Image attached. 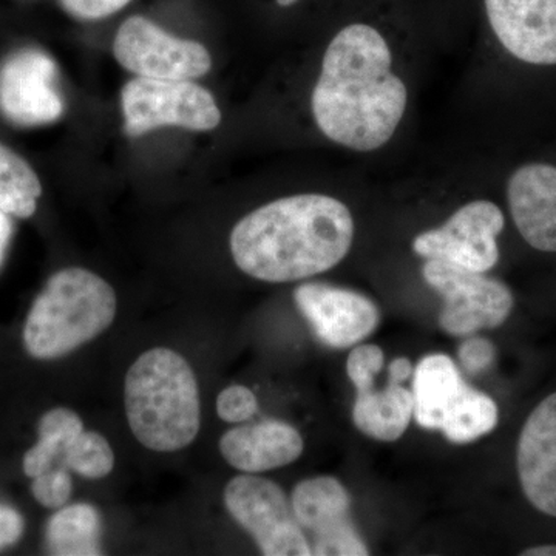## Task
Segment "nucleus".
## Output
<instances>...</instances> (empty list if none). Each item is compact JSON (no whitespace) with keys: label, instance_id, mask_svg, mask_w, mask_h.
Returning a JSON list of instances; mask_svg holds the SVG:
<instances>
[{"label":"nucleus","instance_id":"23","mask_svg":"<svg viewBox=\"0 0 556 556\" xmlns=\"http://www.w3.org/2000/svg\"><path fill=\"white\" fill-rule=\"evenodd\" d=\"M383 364L386 354L378 345H358L351 351L346 361V372L357 393L375 388L376 376L382 371Z\"/></svg>","mask_w":556,"mask_h":556},{"label":"nucleus","instance_id":"2","mask_svg":"<svg viewBox=\"0 0 556 556\" xmlns=\"http://www.w3.org/2000/svg\"><path fill=\"white\" fill-rule=\"evenodd\" d=\"M353 240L354 219L346 204L321 193H302L241 218L230 233V252L249 277L289 283L338 266Z\"/></svg>","mask_w":556,"mask_h":556},{"label":"nucleus","instance_id":"30","mask_svg":"<svg viewBox=\"0 0 556 556\" xmlns=\"http://www.w3.org/2000/svg\"><path fill=\"white\" fill-rule=\"evenodd\" d=\"M11 237H13V222H11V215L0 211V265H2L3 258H5Z\"/></svg>","mask_w":556,"mask_h":556},{"label":"nucleus","instance_id":"20","mask_svg":"<svg viewBox=\"0 0 556 556\" xmlns=\"http://www.w3.org/2000/svg\"><path fill=\"white\" fill-rule=\"evenodd\" d=\"M42 185L30 164L0 142V211L30 218L38 211Z\"/></svg>","mask_w":556,"mask_h":556},{"label":"nucleus","instance_id":"6","mask_svg":"<svg viewBox=\"0 0 556 556\" xmlns=\"http://www.w3.org/2000/svg\"><path fill=\"white\" fill-rule=\"evenodd\" d=\"M124 130L141 137L161 127L193 131L217 129L222 121L211 91L190 79L135 78L121 93Z\"/></svg>","mask_w":556,"mask_h":556},{"label":"nucleus","instance_id":"4","mask_svg":"<svg viewBox=\"0 0 556 556\" xmlns=\"http://www.w3.org/2000/svg\"><path fill=\"white\" fill-rule=\"evenodd\" d=\"M118 309L115 291L91 270L67 268L53 274L24 327V345L39 361L67 356L108 331Z\"/></svg>","mask_w":556,"mask_h":556},{"label":"nucleus","instance_id":"1","mask_svg":"<svg viewBox=\"0 0 556 556\" xmlns=\"http://www.w3.org/2000/svg\"><path fill=\"white\" fill-rule=\"evenodd\" d=\"M408 90L375 27L353 24L329 42L311 97L318 129L356 152L383 148L404 118Z\"/></svg>","mask_w":556,"mask_h":556},{"label":"nucleus","instance_id":"3","mask_svg":"<svg viewBox=\"0 0 556 556\" xmlns=\"http://www.w3.org/2000/svg\"><path fill=\"white\" fill-rule=\"evenodd\" d=\"M124 407L134 437L153 452L189 447L201 426L199 382L177 351L152 348L135 361L124 382Z\"/></svg>","mask_w":556,"mask_h":556},{"label":"nucleus","instance_id":"28","mask_svg":"<svg viewBox=\"0 0 556 556\" xmlns=\"http://www.w3.org/2000/svg\"><path fill=\"white\" fill-rule=\"evenodd\" d=\"M24 529L25 522L20 511L0 504V551L16 544Z\"/></svg>","mask_w":556,"mask_h":556},{"label":"nucleus","instance_id":"13","mask_svg":"<svg viewBox=\"0 0 556 556\" xmlns=\"http://www.w3.org/2000/svg\"><path fill=\"white\" fill-rule=\"evenodd\" d=\"M294 300L317 338L338 350L357 345L376 331L380 321L375 302L351 289L305 283L295 289Z\"/></svg>","mask_w":556,"mask_h":556},{"label":"nucleus","instance_id":"11","mask_svg":"<svg viewBox=\"0 0 556 556\" xmlns=\"http://www.w3.org/2000/svg\"><path fill=\"white\" fill-rule=\"evenodd\" d=\"M0 113L20 127L47 126L61 118L64 98L50 54L25 47L0 64Z\"/></svg>","mask_w":556,"mask_h":556},{"label":"nucleus","instance_id":"29","mask_svg":"<svg viewBox=\"0 0 556 556\" xmlns=\"http://www.w3.org/2000/svg\"><path fill=\"white\" fill-rule=\"evenodd\" d=\"M412 362L408 358L401 357L391 362L390 369H388V382L402 383L412 376Z\"/></svg>","mask_w":556,"mask_h":556},{"label":"nucleus","instance_id":"32","mask_svg":"<svg viewBox=\"0 0 556 556\" xmlns=\"http://www.w3.org/2000/svg\"><path fill=\"white\" fill-rule=\"evenodd\" d=\"M298 2H299V0H277L278 5H280V7H291Z\"/></svg>","mask_w":556,"mask_h":556},{"label":"nucleus","instance_id":"12","mask_svg":"<svg viewBox=\"0 0 556 556\" xmlns=\"http://www.w3.org/2000/svg\"><path fill=\"white\" fill-rule=\"evenodd\" d=\"M291 504L300 527L313 533V555H369L350 519V493L338 479L317 477L299 482L292 490Z\"/></svg>","mask_w":556,"mask_h":556},{"label":"nucleus","instance_id":"9","mask_svg":"<svg viewBox=\"0 0 556 556\" xmlns=\"http://www.w3.org/2000/svg\"><path fill=\"white\" fill-rule=\"evenodd\" d=\"M506 219L492 201L477 200L457 208L441 226L427 230L413 241V251L419 257L442 260L473 273L485 274L500 260L497 236Z\"/></svg>","mask_w":556,"mask_h":556},{"label":"nucleus","instance_id":"24","mask_svg":"<svg viewBox=\"0 0 556 556\" xmlns=\"http://www.w3.org/2000/svg\"><path fill=\"white\" fill-rule=\"evenodd\" d=\"M73 492L72 478L65 470H47L33 478L31 493L40 506L61 508L68 503Z\"/></svg>","mask_w":556,"mask_h":556},{"label":"nucleus","instance_id":"22","mask_svg":"<svg viewBox=\"0 0 556 556\" xmlns=\"http://www.w3.org/2000/svg\"><path fill=\"white\" fill-rule=\"evenodd\" d=\"M84 431L83 419L78 413L68 408H54L40 417L38 424L39 441L64 453L65 447Z\"/></svg>","mask_w":556,"mask_h":556},{"label":"nucleus","instance_id":"26","mask_svg":"<svg viewBox=\"0 0 556 556\" xmlns=\"http://www.w3.org/2000/svg\"><path fill=\"white\" fill-rule=\"evenodd\" d=\"M131 0H61L62 9L79 21H100L118 13Z\"/></svg>","mask_w":556,"mask_h":556},{"label":"nucleus","instance_id":"14","mask_svg":"<svg viewBox=\"0 0 556 556\" xmlns=\"http://www.w3.org/2000/svg\"><path fill=\"white\" fill-rule=\"evenodd\" d=\"M485 10L511 56L527 64H556V0H485Z\"/></svg>","mask_w":556,"mask_h":556},{"label":"nucleus","instance_id":"25","mask_svg":"<svg viewBox=\"0 0 556 556\" xmlns=\"http://www.w3.org/2000/svg\"><path fill=\"white\" fill-rule=\"evenodd\" d=\"M258 401L255 394L243 386L225 388L217 399L218 417L228 424H240L257 413Z\"/></svg>","mask_w":556,"mask_h":556},{"label":"nucleus","instance_id":"27","mask_svg":"<svg viewBox=\"0 0 556 556\" xmlns=\"http://www.w3.org/2000/svg\"><path fill=\"white\" fill-rule=\"evenodd\" d=\"M495 357V345L486 339H468L459 346L460 365L470 375H481L486 368L492 367Z\"/></svg>","mask_w":556,"mask_h":556},{"label":"nucleus","instance_id":"8","mask_svg":"<svg viewBox=\"0 0 556 556\" xmlns=\"http://www.w3.org/2000/svg\"><path fill=\"white\" fill-rule=\"evenodd\" d=\"M230 517L254 538L266 556H311L291 501L276 482L251 473L230 479L225 489Z\"/></svg>","mask_w":556,"mask_h":556},{"label":"nucleus","instance_id":"7","mask_svg":"<svg viewBox=\"0 0 556 556\" xmlns=\"http://www.w3.org/2000/svg\"><path fill=\"white\" fill-rule=\"evenodd\" d=\"M422 276L444 298L439 325L455 338L501 327L514 309V295L507 285L482 273L427 260Z\"/></svg>","mask_w":556,"mask_h":556},{"label":"nucleus","instance_id":"17","mask_svg":"<svg viewBox=\"0 0 556 556\" xmlns=\"http://www.w3.org/2000/svg\"><path fill=\"white\" fill-rule=\"evenodd\" d=\"M303 448L305 442L298 428L276 419L232 428L219 439L226 463L251 475L287 467L302 456Z\"/></svg>","mask_w":556,"mask_h":556},{"label":"nucleus","instance_id":"18","mask_svg":"<svg viewBox=\"0 0 556 556\" xmlns=\"http://www.w3.org/2000/svg\"><path fill=\"white\" fill-rule=\"evenodd\" d=\"M415 413V396L401 383L388 382L382 391L357 393L353 420L365 437L394 442L404 437Z\"/></svg>","mask_w":556,"mask_h":556},{"label":"nucleus","instance_id":"16","mask_svg":"<svg viewBox=\"0 0 556 556\" xmlns=\"http://www.w3.org/2000/svg\"><path fill=\"white\" fill-rule=\"evenodd\" d=\"M507 199L522 239L538 251L556 252V167H519L508 179Z\"/></svg>","mask_w":556,"mask_h":556},{"label":"nucleus","instance_id":"31","mask_svg":"<svg viewBox=\"0 0 556 556\" xmlns=\"http://www.w3.org/2000/svg\"><path fill=\"white\" fill-rule=\"evenodd\" d=\"M521 555H525V556H556V546H555V544H547V546H538V547L527 548V551L522 552Z\"/></svg>","mask_w":556,"mask_h":556},{"label":"nucleus","instance_id":"19","mask_svg":"<svg viewBox=\"0 0 556 556\" xmlns=\"http://www.w3.org/2000/svg\"><path fill=\"white\" fill-rule=\"evenodd\" d=\"M100 535V514L90 504L61 507L47 525V546L53 555H101Z\"/></svg>","mask_w":556,"mask_h":556},{"label":"nucleus","instance_id":"10","mask_svg":"<svg viewBox=\"0 0 556 556\" xmlns=\"http://www.w3.org/2000/svg\"><path fill=\"white\" fill-rule=\"evenodd\" d=\"M113 53L139 78L193 79L212 67L211 54L201 43L169 35L142 16L129 17L121 25Z\"/></svg>","mask_w":556,"mask_h":556},{"label":"nucleus","instance_id":"15","mask_svg":"<svg viewBox=\"0 0 556 556\" xmlns=\"http://www.w3.org/2000/svg\"><path fill=\"white\" fill-rule=\"evenodd\" d=\"M517 467L522 492L536 510L556 518V393L522 427Z\"/></svg>","mask_w":556,"mask_h":556},{"label":"nucleus","instance_id":"5","mask_svg":"<svg viewBox=\"0 0 556 556\" xmlns=\"http://www.w3.org/2000/svg\"><path fill=\"white\" fill-rule=\"evenodd\" d=\"M416 422L439 430L453 444H468L497 426L495 401L467 386L455 362L445 354H430L413 375Z\"/></svg>","mask_w":556,"mask_h":556},{"label":"nucleus","instance_id":"21","mask_svg":"<svg viewBox=\"0 0 556 556\" xmlns=\"http://www.w3.org/2000/svg\"><path fill=\"white\" fill-rule=\"evenodd\" d=\"M62 455L65 466L83 478H105L115 467V453L108 439L97 431H83L70 442Z\"/></svg>","mask_w":556,"mask_h":556}]
</instances>
